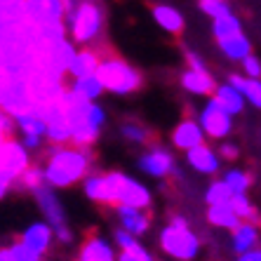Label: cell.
<instances>
[{"label":"cell","instance_id":"obj_41","mask_svg":"<svg viewBox=\"0 0 261 261\" xmlns=\"http://www.w3.org/2000/svg\"><path fill=\"white\" fill-rule=\"evenodd\" d=\"M14 181H17V179H14L10 172H3V170H0V200H3V198L7 195V191L12 189Z\"/></svg>","mask_w":261,"mask_h":261},{"label":"cell","instance_id":"obj_5","mask_svg":"<svg viewBox=\"0 0 261 261\" xmlns=\"http://www.w3.org/2000/svg\"><path fill=\"white\" fill-rule=\"evenodd\" d=\"M0 109L5 111L7 116H24V113H31V111L36 109V103H33V97H31L29 92V85H26L24 78H14L10 75L0 92Z\"/></svg>","mask_w":261,"mask_h":261},{"label":"cell","instance_id":"obj_46","mask_svg":"<svg viewBox=\"0 0 261 261\" xmlns=\"http://www.w3.org/2000/svg\"><path fill=\"white\" fill-rule=\"evenodd\" d=\"M21 146H24V148H38V146H40V137H26Z\"/></svg>","mask_w":261,"mask_h":261},{"label":"cell","instance_id":"obj_30","mask_svg":"<svg viewBox=\"0 0 261 261\" xmlns=\"http://www.w3.org/2000/svg\"><path fill=\"white\" fill-rule=\"evenodd\" d=\"M17 125H19V129H21L26 137H43V134H45V120L38 116L36 111L19 116L17 118Z\"/></svg>","mask_w":261,"mask_h":261},{"label":"cell","instance_id":"obj_6","mask_svg":"<svg viewBox=\"0 0 261 261\" xmlns=\"http://www.w3.org/2000/svg\"><path fill=\"white\" fill-rule=\"evenodd\" d=\"M122 172H109V174H92L85 179V195L101 205H118V189L122 181Z\"/></svg>","mask_w":261,"mask_h":261},{"label":"cell","instance_id":"obj_25","mask_svg":"<svg viewBox=\"0 0 261 261\" xmlns=\"http://www.w3.org/2000/svg\"><path fill=\"white\" fill-rule=\"evenodd\" d=\"M228 207L233 210V214H236L240 221H247V224H261V217L259 212H256V207L252 205V200L247 198V193H233L231 200H228Z\"/></svg>","mask_w":261,"mask_h":261},{"label":"cell","instance_id":"obj_40","mask_svg":"<svg viewBox=\"0 0 261 261\" xmlns=\"http://www.w3.org/2000/svg\"><path fill=\"white\" fill-rule=\"evenodd\" d=\"M116 243L120 245V249H132V247H137V236H132V233H127V231H116Z\"/></svg>","mask_w":261,"mask_h":261},{"label":"cell","instance_id":"obj_37","mask_svg":"<svg viewBox=\"0 0 261 261\" xmlns=\"http://www.w3.org/2000/svg\"><path fill=\"white\" fill-rule=\"evenodd\" d=\"M116 261H153V256L141 245H137L132 249H120V254L116 256Z\"/></svg>","mask_w":261,"mask_h":261},{"label":"cell","instance_id":"obj_28","mask_svg":"<svg viewBox=\"0 0 261 261\" xmlns=\"http://www.w3.org/2000/svg\"><path fill=\"white\" fill-rule=\"evenodd\" d=\"M212 31H214V36H217V40H226V38H233L238 33H243V26H240V19L231 12V14H226V17L214 19Z\"/></svg>","mask_w":261,"mask_h":261},{"label":"cell","instance_id":"obj_20","mask_svg":"<svg viewBox=\"0 0 261 261\" xmlns=\"http://www.w3.org/2000/svg\"><path fill=\"white\" fill-rule=\"evenodd\" d=\"M153 19H155V24L160 26L163 31L172 33V36H179L184 31V17L179 10L170 5H155L153 7Z\"/></svg>","mask_w":261,"mask_h":261},{"label":"cell","instance_id":"obj_23","mask_svg":"<svg viewBox=\"0 0 261 261\" xmlns=\"http://www.w3.org/2000/svg\"><path fill=\"white\" fill-rule=\"evenodd\" d=\"M68 90H71L73 94H78L80 99H85V101H97L103 94V87L94 73H92V75H83V78H73Z\"/></svg>","mask_w":261,"mask_h":261},{"label":"cell","instance_id":"obj_8","mask_svg":"<svg viewBox=\"0 0 261 261\" xmlns=\"http://www.w3.org/2000/svg\"><path fill=\"white\" fill-rule=\"evenodd\" d=\"M24 14L36 26L64 21V5L61 0H24Z\"/></svg>","mask_w":261,"mask_h":261},{"label":"cell","instance_id":"obj_45","mask_svg":"<svg viewBox=\"0 0 261 261\" xmlns=\"http://www.w3.org/2000/svg\"><path fill=\"white\" fill-rule=\"evenodd\" d=\"M238 261H261V249L259 247H252L243 254H238Z\"/></svg>","mask_w":261,"mask_h":261},{"label":"cell","instance_id":"obj_11","mask_svg":"<svg viewBox=\"0 0 261 261\" xmlns=\"http://www.w3.org/2000/svg\"><path fill=\"white\" fill-rule=\"evenodd\" d=\"M151 193L141 181L137 179H129L127 174L122 176L120 189H118V205L122 207H134V210H146L151 205Z\"/></svg>","mask_w":261,"mask_h":261},{"label":"cell","instance_id":"obj_32","mask_svg":"<svg viewBox=\"0 0 261 261\" xmlns=\"http://www.w3.org/2000/svg\"><path fill=\"white\" fill-rule=\"evenodd\" d=\"M231 195H233L231 189H228L224 181H214V184H210V189H207L205 200H207V205H210V207H214V205H228Z\"/></svg>","mask_w":261,"mask_h":261},{"label":"cell","instance_id":"obj_9","mask_svg":"<svg viewBox=\"0 0 261 261\" xmlns=\"http://www.w3.org/2000/svg\"><path fill=\"white\" fill-rule=\"evenodd\" d=\"M139 170L146 172L148 176L163 179V176L174 172V158H172V153L167 151V148L155 146V148H148L139 158Z\"/></svg>","mask_w":261,"mask_h":261},{"label":"cell","instance_id":"obj_1","mask_svg":"<svg viewBox=\"0 0 261 261\" xmlns=\"http://www.w3.org/2000/svg\"><path fill=\"white\" fill-rule=\"evenodd\" d=\"M92 163L90 146L85 148H66V146H57L47 153V163L43 167V176L47 186L52 189H66L71 184L87 174Z\"/></svg>","mask_w":261,"mask_h":261},{"label":"cell","instance_id":"obj_4","mask_svg":"<svg viewBox=\"0 0 261 261\" xmlns=\"http://www.w3.org/2000/svg\"><path fill=\"white\" fill-rule=\"evenodd\" d=\"M160 247L167 256L176 261H193L200 252V238L191 228H176V226H165L160 233Z\"/></svg>","mask_w":261,"mask_h":261},{"label":"cell","instance_id":"obj_3","mask_svg":"<svg viewBox=\"0 0 261 261\" xmlns=\"http://www.w3.org/2000/svg\"><path fill=\"white\" fill-rule=\"evenodd\" d=\"M71 24V38L78 45H90L92 40H97L99 33L103 29V12L101 7L92 0H85L80 3L75 14L68 19Z\"/></svg>","mask_w":261,"mask_h":261},{"label":"cell","instance_id":"obj_39","mask_svg":"<svg viewBox=\"0 0 261 261\" xmlns=\"http://www.w3.org/2000/svg\"><path fill=\"white\" fill-rule=\"evenodd\" d=\"M243 71H245V78L259 80V78H261V61L256 59V57L247 55V57L243 59Z\"/></svg>","mask_w":261,"mask_h":261},{"label":"cell","instance_id":"obj_21","mask_svg":"<svg viewBox=\"0 0 261 261\" xmlns=\"http://www.w3.org/2000/svg\"><path fill=\"white\" fill-rule=\"evenodd\" d=\"M214 101L221 106V109L228 113V116H238V113H243V109H245V99H243V94L238 90H233L228 83L226 85H221V87H217L214 90Z\"/></svg>","mask_w":261,"mask_h":261},{"label":"cell","instance_id":"obj_48","mask_svg":"<svg viewBox=\"0 0 261 261\" xmlns=\"http://www.w3.org/2000/svg\"><path fill=\"white\" fill-rule=\"evenodd\" d=\"M0 261H14L10 247H0Z\"/></svg>","mask_w":261,"mask_h":261},{"label":"cell","instance_id":"obj_35","mask_svg":"<svg viewBox=\"0 0 261 261\" xmlns=\"http://www.w3.org/2000/svg\"><path fill=\"white\" fill-rule=\"evenodd\" d=\"M200 7H202V12L210 14L212 19L231 14V5H228V0H200Z\"/></svg>","mask_w":261,"mask_h":261},{"label":"cell","instance_id":"obj_31","mask_svg":"<svg viewBox=\"0 0 261 261\" xmlns=\"http://www.w3.org/2000/svg\"><path fill=\"white\" fill-rule=\"evenodd\" d=\"M221 181L231 189V193H247V189L252 186V176L243 170H228Z\"/></svg>","mask_w":261,"mask_h":261},{"label":"cell","instance_id":"obj_29","mask_svg":"<svg viewBox=\"0 0 261 261\" xmlns=\"http://www.w3.org/2000/svg\"><path fill=\"white\" fill-rule=\"evenodd\" d=\"M24 19V0H0V21L21 24Z\"/></svg>","mask_w":261,"mask_h":261},{"label":"cell","instance_id":"obj_12","mask_svg":"<svg viewBox=\"0 0 261 261\" xmlns=\"http://www.w3.org/2000/svg\"><path fill=\"white\" fill-rule=\"evenodd\" d=\"M33 193H36V200H38V205H40V210H43V214H45V219H47L49 226H55V228L66 226V214H64V207H61L57 193L52 191V186L40 184Z\"/></svg>","mask_w":261,"mask_h":261},{"label":"cell","instance_id":"obj_26","mask_svg":"<svg viewBox=\"0 0 261 261\" xmlns=\"http://www.w3.org/2000/svg\"><path fill=\"white\" fill-rule=\"evenodd\" d=\"M219 47L233 61H243L247 55H252V45H249L247 36H243V33H238L233 38H226V40H219Z\"/></svg>","mask_w":261,"mask_h":261},{"label":"cell","instance_id":"obj_36","mask_svg":"<svg viewBox=\"0 0 261 261\" xmlns=\"http://www.w3.org/2000/svg\"><path fill=\"white\" fill-rule=\"evenodd\" d=\"M10 252H12L14 261H43V254L33 252V249H31L29 245H24L21 240H17V243L10 247Z\"/></svg>","mask_w":261,"mask_h":261},{"label":"cell","instance_id":"obj_2","mask_svg":"<svg viewBox=\"0 0 261 261\" xmlns=\"http://www.w3.org/2000/svg\"><path fill=\"white\" fill-rule=\"evenodd\" d=\"M94 75L101 83L103 92H111V94H132L144 85L141 73L118 57H109V59L99 61Z\"/></svg>","mask_w":261,"mask_h":261},{"label":"cell","instance_id":"obj_42","mask_svg":"<svg viewBox=\"0 0 261 261\" xmlns=\"http://www.w3.org/2000/svg\"><path fill=\"white\" fill-rule=\"evenodd\" d=\"M55 236H57V240H59L61 245L73 243V233H71L68 226H59V228H55Z\"/></svg>","mask_w":261,"mask_h":261},{"label":"cell","instance_id":"obj_16","mask_svg":"<svg viewBox=\"0 0 261 261\" xmlns=\"http://www.w3.org/2000/svg\"><path fill=\"white\" fill-rule=\"evenodd\" d=\"M24 245H29L33 252L38 254H45L52 245V228L49 224H43V221H36V224H31L29 228L24 231V236L19 238Z\"/></svg>","mask_w":261,"mask_h":261},{"label":"cell","instance_id":"obj_22","mask_svg":"<svg viewBox=\"0 0 261 261\" xmlns=\"http://www.w3.org/2000/svg\"><path fill=\"white\" fill-rule=\"evenodd\" d=\"M228 85L240 92L243 99H247L252 106L261 109V80L245 78V75H231V78H228Z\"/></svg>","mask_w":261,"mask_h":261},{"label":"cell","instance_id":"obj_34","mask_svg":"<svg viewBox=\"0 0 261 261\" xmlns=\"http://www.w3.org/2000/svg\"><path fill=\"white\" fill-rule=\"evenodd\" d=\"M17 181H19V186H24V189H29V191H36L40 184H45V176H43V170L40 167H26L21 174L17 176Z\"/></svg>","mask_w":261,"mask_h":261},{"label":"cell","instance_id":"obj_43","mask_svg":"<svg viewBox=\"0 0 261 261\" xmlns=\"http://www.w3.org/2000/svg\"><path fill=\"white\" fill-rule=\"evenodd\" d=\"M186 61H189V68H193V71H207L205 61L195 55V52H189V55H186Z\"/></svg>","mask_w":261,"mask_h":261},{"label":"cell","instance_id":"obj_44","mask_svg":"<svg viewBox=\"0 0 261 261\" xmlns=\"http://www.w3.org/2000/svg\"><path fill=\"white\" fill-rule=\"evenodd\" d=\"M219 155L226 160H236L238 158V146L236 144H224L221 148H219Z\"/></svg>","mask_w":261,"mask_h":261},{"label":"cell","instance_id":"obj_18","mask_svg":"<svg viewBox=\"0 0 261 261\" xmlns=\"http://www.w3.org/2000/svg\"><path fill=\"white\" fill-rule=\"evenodd\" d=\"M99 61H101V55H99L97 49L92 47H85L75 52L71 59V66H68V75L73 78H83V75H92V73L97 71Z\"/></svg>","mask_w":261,"mask_h":261},{"label":"cell","instance_id":"obj_14","mask_svg":"<svg viewBox=\"0 0 261 261\" xmlns=\"http://www.w3.org/2000/svg\"><path fill=\"white\" fill-rule=\"evenodd\" d=\"M181 85L186 92L200 94V97L214 94V90H217V83H214V78L210 75V71H193V68H186V71H184Z\"/></svg>","mask_w":261,"mask_h":261},{"label":"cell","instance_id":"obj_7","mask_svg":"<svg viewBox=\"0 0 261 261\" xmlns=\"http://www.w3.org/2000/svg\"><path fill=\"white\" fill-rule=\"evenodd\" d=\"M200 129L205 137H210V139H224V137H228L233 129V120L231 116L226 113L221 106H219L214 99H210V101L205 103V109H202L200 113Z\"/></svg>","mask_w":261,"mask_h":261},{"label":"cell","instance_id":"obj_27","mask_svg":"<svg viewBox=\"0 0 261 261\" xmlns=\"http://www.w3.org/2000/svg\"><path fill=\"white\" fill-rule=\"evenodd\" d=\"M207 221L217 228H226V231H233L240 226V219L233 214V210L228 205H214L207 210Z\"/></svg>","mask_w":261,"mask_h":261},{"label":"cell","instance_id":"obj_19","mask_svg":"<svg viewBox=\"0 0 261 261\" xmlns=\"http://www.w3.org/2000/svg\"><path fill=\"white\" fill-rule=\"evenodd\" d=\"M78 261H116V252L103 238L92 236L85 240L78 254Z\"/></svg>","mask_w":261,"mask_h":261},{"label":"cell","instance_id":"obj_15","mask_svg":"<svg viewBox=\"0 0 261 261\" xmlns=\"http://www.w3.org/2000/svg\"><path fill=\"white\" fill-rule=\"evenodd\" d=\"M186 158H189V165L193 170H198L200 174H217L219 172V155L210 148V146L200 144L186 151Z\"/></svg>","mask_w":261,"mask_h":261},{"label":"cell","instance_id":"obj_38","mask_svg":"<svg viewBox=\"0 0 261 261\" xmlns=\"http://www.w3.org/2000/svg\"><path fill=\"white\" fill-rule=\"evenodd\" d=\"M87 122H90L94 129H101L103 127V122H106V111L99 106L97 101H92L90 103V113H87Z\"/></svg>","mask_w":261,"mask_h":261},{"label":"cell","instance_id":"obj_24","mask_svg":"<svg viewBox=\"0 0 261 261\" xmlns=\"http://www.w3.org/2000/svg\"><path fill=\"white\" fill-rule=\"evenodd\" d=\"M256 245H259V228L254 224L240 221V226L233 228V249L238 254H243V252L256 247Z\"/></svg>","mask_w":261,"mask_h":261},{"label":"cell","instance_id":"obj_33","mask_svg":"<svg viewBox=\"0 0 261 261\" xmlns=\"http://www.w3.org/2000/svg\"><path fill=\"white\" fill-rule=\"evenodd\" d=\"M122 137L127 141H134V144H146V141L151 139V132L144 127V125H139V122H125L120 127Z\"/></svg>","mask_w":261,"mask_h":261},{"label":"cell","instance_id":"obj_47","mask_svg":"<svg viewBox=\"0 0 261 261\" xmlns=\"http://www.w3.org/2000/svg\"><path fill=\"white\" fill-rule=\"evenodd\" d=\"M170 226H176V228H189V221H186L184 217H172Z\"/></svg>","mask_w":261,"mask_h":261},{"label":"cell","instance_id":"obj_10","mask_svg":"<svg viewBox=\"0 0 261 261\" xmlns=\"http://www.w3.org/2000/svg\"><path fill=\"white\" fill-rule=\"evenodd\" d=\"M29 153L21 144H17L14 139H5L0 141V170L10 172L17 179L21 172L29 167Z\"/></svg>","mask_w":261,"mask_h":261},{"label":"cell","instance_id":"obj_17","mask_svg":"<svg viewBox=\"0 0 261 261\" xmlns=\"http://www.w3.org/2000/svg\"><path fill=\"white\" fill-rule=\"evenodd\" d=\"M118 214H120L122 231L132 233V236H144L151 226V217L144 210H134V207H122L118 205Z\"/></svg>","mask_w":261,"mask_h":261},{"label":"cell","instance_id":"obj_13","mask_svg":"<svg viewBox=\"0 0 261 261\" xmlns=\"http://www.w3.org/2000/svg\"><path fill=\"white\" fill-rule=\"evenodd\" d=\"M202 141H205V134H202L200 125L195 120H191V118L181 120L172 129V144H174L176 148H181V151H191L195 146H200Z\"/></svg>","mask_w":261,"mask_h":261}]
</instances>
